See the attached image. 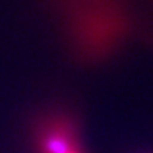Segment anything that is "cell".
Instances as JSON below:
<instances>
[{
	"mask_svg": "<svg viewBox=\"0 0 153 153\" xmlns=\"http://www.w3.org/2000/svg\"><path fill=\"white\" fill-rule=\"evenodd\" d=\"M70 153H75V152H74V150H72V152H70Z\"/></svg>",
	"mask_w": 153,
	"mask_h": 153,
	"instance_id": "7a4b0ae2",
	"label": "cell"
},
{
	"mask_svg": "<svg viewBox=\"0 0 153 153\" xmlns=\"http://www.w3.org/2000/svg\"><path fill=\"white\" fill-rule=\"evenodd\" d=\"M44 149L47 153H70L71 149V140L67 136L65 132L54 131L51 132L44 143Z\"/></svg>",
	"mask_w": 153,
	"mask_h": 153,
	"instance_id": "6da1fadb",
	"label": "cell"
}]
</instances>
